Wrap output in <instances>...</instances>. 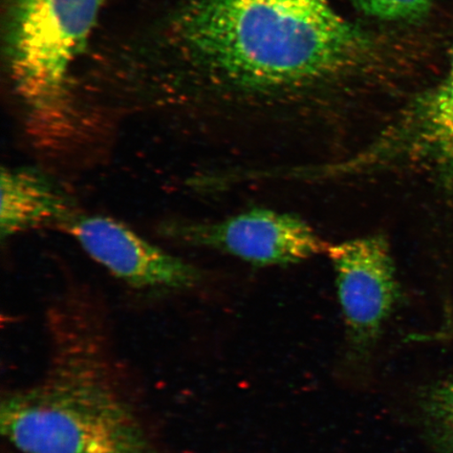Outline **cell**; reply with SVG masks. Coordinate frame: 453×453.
I'll return each mask as SVG.
<instances>
[{"label": "cell", "mask_w": 453, "mask_h": 453, "mask_svg": "<svg viewBox=\"0 0 453 453\" xmlns=\"http://www.w3.org/2000/svg\"><path fill=\"white\" fill-rule=\"evenodd\" d=\"M169 33L190 82L226 88L319 81L362 64L372 47L327 0H186Z\"/></svg>", "instance_id": "6da1fadb"}, {"label": "cell", "mask_w": 453, "mask_h": 453, "mask_svg": "<svg viewBox=\"0 0 453 453\" xmlns=\"http://www.w3.org/2000/svg\"><path fill=\"white\" fill-rule=\"evenodd\" d=\"M48 314L47 368L4 399V437L21 453H163L113 362L92 294L67 288Z\"/></svg>", "instance_id": "7a4b0ae2"}, {"label": "cell", "mask_w": 453, "mask_h": 453, "mask_svg": "<svg viewBox=\"0 0 453 453\" xmlns=\"http://www.w3.org/2000/svg\"><path fill=\"white\" fill-rule=\"evenodd\" d=\"M105 0H11L7 60L11 83L34 146L50 157L75 151L81 122L71 78Z\"/></svg>", "instance_id": "3957f363"}, {"label": "cell", "mask_w": 453, "mask_h": 453, "mask_svg": "<svg viewBox=\"0 0 453 453\" xmlns=\"http://www.w3.org/2000/svg\"><path fill=\"white\" fill-rule=\"evenodd\" d=\"M344 322L345 345L338 372L354 388L371 384L385 326L400 300V283L387 237L371 234L328 245Z\"/></svg>", "instance_id": "277c9868"}, {"label": "cell", "mask_w": 453, "mask_h": 453, "mask_svg": "<svg viewBox=\"0 0 453 453\" xmlns=\"http://www.w3.org/2000/svg\"><path fill=\"white\" fill-rule=\"evenodd\" d=\"M160 234L180 245L225 253L263 268L307 262L326 254L330 245L296 215L260 207L211 222L167 220Z\"/></svg>", "instance_id": "5b68a950"}, {"label": "cell", "mask_w": 453, "mask_h": 453, "mask_svg": "<svg viewBox=\"0 0 453 453\" xmlns=\"http://www.w3.org/2000/svg\"><path fill=\"white\" fill-rule=\"evenodd\" d=\"M61 230L117 280L142 291L179 292L203 280L196 265L175 257L104 215L76 212Z\"/></svg>", "instance_id": "8992f818"}, {"label": "cell", "mask_w": 453, "mask_h": 453, "mask_svg": "<svg viewBox=\"0 0 453 453\" xmlns=\"http://www.w3.org/2000/svg\"><path fill=\"white\" fill-rule=\"evenodd\" d=\"M394 134L395 155L453 196V49L445 77L415 102Z\"/></svg>", "instance_id": "52a82bcc"}, {"label": "cell", "mask_w": 453, "mask_h": 453, "mask_svg": "<svg viewBox=\"0 0 453 453\" xmlns=\"http://www.w3.org/2000/svg\"><path fill=\"white\" fill-rule=\"evenodd\" d=\"M0 194L3 240L45 226L61 228L77 212L64 188L38 169L4 167Z\"/></svg>", "instance_id": "ba28073f"}, {"label": "cell", "mask_w": 453, "mask_h": 453, "mask_svg": "<svg viewBox=\"0 0 453 453\" xmlns=\"http://www.w3.org/2000/svg\"><path fill=\"white\" fill-rule=\"evenodd\" d=\"M417 409L429 445L438 453H453V375L423 388Z\"/></svg>", "instance_id": "9c48e42d"}, {"label": "cell", "mask_w": 453, "mask_h": 453, "mask_svg": "<svg viewBox=\"0 0 453 453\" xmlns=\"http://www.w3.org/2000/svg\"><path fill=\"white\" fill-rule=\"evenodd\" d=\"M364 12L379 19L411 21L421 19L434 0H356Z\"/></svg>", "instance_id": "30bf717a"}, {"label": "cell", "mask_w": 453, "mask_h": 453, "mask_svg": "<svg viewBox=\"0 0 453 453\" xmlns=\"http://www.w3.org/2000/svg\"><path fill=\"white\" fill-rule=\"evenodd\" d=\"M446 336H450V337H453V332H451V333H449V334H446Z\"/></svg>", "instance_id": "8fae6325"}]
</instances>
